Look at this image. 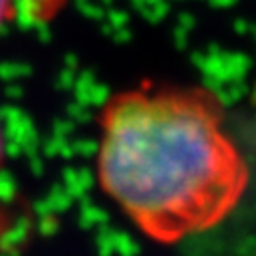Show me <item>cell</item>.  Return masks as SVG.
<instances>
[{
	"instance_id": "cell-2",
	"label": "cell",
	"mask_w": 256,
	"mask_h": 256,
	"mask_svg": "<svg viewBox=\"0 0 256 256\" xmlns=\"http://www.w3.org/2000/svg\"><path fill=\"white\" fill-rule=\"evenodd\" d=\"M65 4L67 0H14V20L22 24H42L52 20Z\"/></svg>"
},
{
	"instance_id": "cell-1",
	"label": "cell",
	"mask_w": 256,
	"mask_h": 256,
	"mask_svg": "<svg viewBox=\"0 0 256 256\" xmlns=\"http://www.w3.org/2000/svg\"><path fill=\"white\" fill-rule=\"evenodd\" d=\"M97 178L146 236L178 242L226 220L248 188V166L218 99L196 87L113 95L99 119Z\"/></svg>"
},
{
	"instance_id": "cell-3",
	"label": "cell",
	"mask_w": 256,
	"mask_h": 256,
	"mask_svg": "<svg viewBox=\"0 0 256 256\" xmlns=\"http://www.w3.org/2000/svg\"><path fill=\"white\" fill-rule=\"evenodd\" d=\"M16 12H14V0H0V28L6 22L14 20Z\"/></svg>"
},
{
	"instance_id": "cell-4",
	"label": "cell",
	"mask_w": 256,
	"mask_h": 256,
	"mask_svg": "<svg viewBox=\"0 0 256 256\" xmlns=\"http://www.w3.org/2000/svg\"><path fill=\"white\" fill-rule=\"evenodd\" d=\"M4 160V140H2V132H0V166H2Z\"/></svg>"
}]
</instances>
